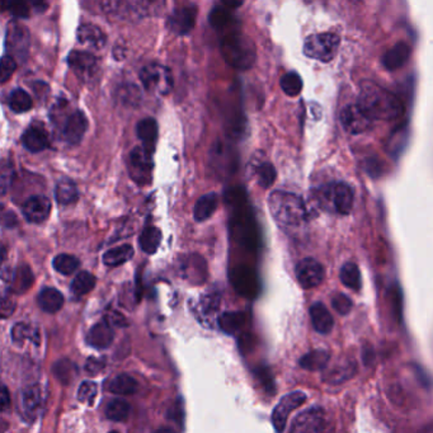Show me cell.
Here are the masks:
<instances>
[{
  "mask_svg": "<svg viewBox=\"0 0 433 433\" xmlns=\"http://www.w3.org/2000/svg\"><path fill=\"white\" fill-rule=\"evenodd\" d=\"M357 105L374 121H394L401 117L404 112L401 99L394 93L371 82L362 84Z\"/></svg>",
  "mask_w": 433,
  "mask_h": 433,
  "instance_id": "1",
  "label": "cell"
},
{
  "mask_svg": "<svg viewBox=\"0 0 433 433\" xmlns=\"http://www.w3.org/2000/svg\"><path fill=\"white\" fill-rule=\"evenodd\" d=\"M269 207L276 223L283 229H294L306 221L308 210L295 193L275 190L269 198Z\"/></svg>",
  "mask_w": 433,
  "mask_h": 433,
  "instance_id": "2",
  "label": "cell"
},
{
  "mask_svg": "<svg viewBox=\"0 0 433 433\" xmlns=\"http://www.w3.org/2000/svg\"><path fill=\"white\" fill-rule=\"evenodd\" d=\"M315 197L321 209L335 215H348L354 207V190L343 182L324 184Z\"/></svg>",
  "mask_w": 433,
  "mask_h": 433,
  "instance_id": "3",
  "label": "cell"
},
{
  "mask_svg": "<svg viewBox=\"0 0 433 433\" xmlns=\"http://www.w3.org/2000/svg\"><path fill=\"white\" fill-rule=\"evenodd\" d=\"M221 51L230 65L238 69H247L253 64L254 49L250 39L242 34H229L221 42Z\"/></svg>",
  "mask_w": 433,
  "mask_h": 433,
  "instance_id": "4",
  "label": "cell"
},
{
  "mask_svg": "<svg viewBox=\"0 0 433 433\" xmlns=\"http://www.w3.org/2000/svg\"><path fill=\"white\" fill-rule=\"evenodd\" d=\"M338 47H340V37L335 33H316L305 39L304 53L310 59L329 63L335 59Z\"/></svg>",
  "mask_w": 433,
  "mask_h": 433,
  "instance_id": "5",
  "label": "cell"
},
{
  "mask_svg": "<svg viewBox=\"0 0 433 433\" xmlns=\"http://www.w3.org/2000/svg\"><path fill=\"white\" fill-rule=\"evenodd\" d=\"M140 80L148 92L167 96L173 88V77L167 66L151 63L140 70Z\"/></svg>",
  "mask_w": 433,
  "mask_h": 433,
  "instance_id": "6",
  "label": "cell"
},
{
  "mask_svg": "<svg viewBox=\"0 0 433 433\" xmlns=\"http://www.w3.org/2000/svg\"><path fill=\"white\" fill-rule=\"evenodd\" d=\"M153 154L143 145L134 148L129 159V171L132 179L138 186H146L151 182L153 172Z\"/></svg>",
  "mask_w": 433,
  "mask_h": 433,
  "instance_id": "7",
  "label": "cell"
},
{
  "mask_svg": "<svg viewBox=\"0 0 433 433\" xmlns=\"http://www.w3.org/2000/svg\"><path fill=\"white\" fill-rule=\"evenodd\" d=\"M327 415L322 408L313 407L296 417L289 433H328Z\"/></svg>",
  "mask_w": 433,
  "mask_h": 433,
  "instance_id": "8",
  "label": "cell"
},
{
  "mask_svg": "<svg viewBox=\"0 0 433 433\" xmlns=\"http://www.w3.org/2000/svg\"><path fill=\"white\" fill-rule=\"evenodd\" d=\"M341 124L346 131L360 135L373 129L374 119L358 105H349L341 112Z\"/></svg>",
  "mask_w": 433,
  "mask_h": 433,
  "instance_id": "9",
  "label": "cell"
},
{
  "mask_svg": "<svg viewBox=\"0 0 433 433\" xmlns=\"http://www.w3.org/2000/svg\"><path fill=\"white\" fill-rule=\"evenodd\" d=\"M305 401L306 395L302 392H294L283 396L272 413V422L277 433H283L291 412H294L295 409L302 406Z\"/></svg>",
  "mask_w": 433,
  "mask_h": 433,
  "instance_id": "10",
  "label": "cell"
},
{
  "mask_svg": "<svg viewBox=\"0 0 433 433\" xmlns=\"http://www.w3.org/2000/svg\"><path fill=\"white\" fill-rule=\"evenodd\" d=\"M296 278L302 289H314L324 280L325 271L321 263L313 258H305L296 266Z\"/></svg>",
  "mask_w": 433,
  "mask_h": 433,
  "instance_id": "11",
  "label": "cell"
},
{
  "mask_svg": "<svg viewBox=\"0 0 433 433\" xmlns=\"http://www.w3.org/2000/svg\"><path fill=\"white\" fill-rule=\"evenodd\" d=\"M51 201L46 196L36 195L30 197L22 206V214L27 221L32 224L44 223L50 216Z\"/></svg>",
  "mask_w": 433,
  "mask_h": 433,
  "instance_id": "12",
  "label": "cell"
},
{
  "mask_svg": "<svg viewBox=\"0 0 433 433\" xmlns=\"http://www.w3.org/2000/svg\"><path fill=\"white\" fill-rule=\"evenodd\" d=\"M196 6L178 8L171 14L168 20V27L172 32L183 36L193 30V27L196 25Z\"/></svg>",
  "mask_w": 433,
  "mask_h": 433,
  "instance_id": "13",
  "label": "cell"
},
{
  "mask_svg": "<svg viewBox=\"0 0 433 433\" xmlns=\"http://www.w3.org/2000/svg\"><path fill=\"white\" fill-rule=\"evenodd\" d=\"M67 63L79 78L83 79V80L92 78L93 74H96L97 67H98L97 58L88 51L74 50L69 53Z\"/></svg>",
  "mask_w": 433,
  "mask_h": 433,
  "instance_id": "14",
  "label": "cell"
},
{
  "mask_svg": "<svg viewBox=\"0 0 433 433\" xmlns=\"http://www.w3.org/2000/svg\"><path fill=\"white\" fill-rule=\"evenodd\" d=\"M88 129V119L82 111L72 112L63 125V138L69 144L77 145L83 140Z\"/></svg>",
  "mask_w": 433,
  "mask_h": 433,
  "instance_id": "15",
  "label": "cell"
},
{
  "mask_svg": "<svg viewBox=\"0 0 433 433\" xmlns=\"http://www.w3.org/2000/svg\"><path fill=\"white\" fill-rule=\"evenodd\" d=\"M22 406L27 418L33 420L39 417L44 407V392L39 384L27 387L22 393Z\"/></svg>",
  "mask_w": 433,
  "mask_h": 433,
  "instance_id": "16",
  "label": "cell"
},
{
  "mask_svg": "<svg viewBox=\"0 0 433 433\" xmlns=\"http://www.w3.org/2000/svg\"><path fill=\"white\" fill-rule=\"evenodd\" d=\"M103 8L105 12L117 15L119 18H127V20H138L141 17L146 15L148 8L145 3L138 1H115V3H103Z\"/></svg>",
  "mask_w": 433,
  "mask_h": 433,
  "instance_id": "17",
  "label": "cell"
},
{
  "mask_svg": "<svg viewBox=\"0 0 433 433\" xmlns=\"http://www.w3.org/2000/svg\"><path fill=\"white\" fill-rule=\"evenodd\" d=\"M7 47L17 56L27 53L30 47V33L25 26L12 22L8 27Z\"/></svg>",
  "mask_w": 433,
  "mask_h": 433,
  "instance_id": "18",
  "label": "cell"
},
{
  "mask_svg": "<svg viewBox=\"0 0 433 433\" xmlns=\"http://www.w3.org/2000/svg\"><path fill=\"white\" fill-rule=\"evenodd\" d=\"M309 313L311 318V324L318 333L328 335L332 332V329L335 327V321L328 308L324 304L315 302L310 306Z\"/></svg>",
  "mask_w": 433,
  "mask_h": 433,
  "instance_id": "19",
  "label": "cell"
},
{
  "mask_svg": "<svg viewBox=\"0 0 433 433\" xmlns=\"http://www.w3.org/2000/svg\"><path fill=\"white\" fill-rule=\"evenodd\" d=\"M77 37L82 45L93 49V50H99L105 47V42H107L105 32L99 27L91 25V23H84L79 26Z\"/></svg>",
  "mask_w": 433,
  "mask_h": 433,
  "instance_id": "20",
  "label": "cell"
},
{
  "mask_svg": "<svg viewBox=\"0 0 433 433\" xmlns=\"http://www.w3.org/2000/svg\"><path fill=\"white\" fill-rule=\"evenodd\" d=\"M115 338V332L110 323L101 322L93 325L86 335V341L94 348L103 349L110 347Z\"/></svg>",
  "mask_w": 433,
  "mask_h": 433,
  "instance_id": "21",
  "label": "cell"
},
{
  "mask_svg": "<svg viewBox=\"0 0 433 433\" xmlns=\"http://www.w3.org/2000/svg\"><path fill=\"white\" fill-rule=\"evenodd\" d=\"M22 144L31 153H41L49 148V138L42 129L32 126L22 135Z\"/></svg>",
  "mask_w": 433,
  "mask_h": 433,
  "instance_id": "22",
  "label": "cell"
},
{
  "mask_svg": "<svg viewBox=\"0 0 433 433\" xmlns=\"http://www.w3.org/2000/svg\"><path fill=\"white\" fill-rule=\"evenodd\" d=\"M136 134L145 149L154 153L157 140V124L154 118L141 119L136 126Z\"/></svg>",
  "mask_w": 433,
  "mask_h": 433,
  "instance_id": "23",
  "label": "cell"
},
{
  "mask_svg": "<svg viewBox=\"0 0 433 433\" xmlns=\"http://www.w3.org/2000/svg\"><path fill=\"white\" fill-rule=\"evenodd\" d=\"M356 363L354 361H346L341 362V363H337L335 366L332 368H329L328 371H325L323 375V380L332 385H337V384H342V382H346L354 377V375L356 374Z\"/></svg>",
  "mask_w": 433,
  "mask_h": 433,
  "instance_id": "24",
  "label": "cell"
},
{
  "mask_svg": "<svg viewBox=\"0 0 433 433\" xmlns=\"http://www.w3.org/2000/svg\"><path fill=\"white\" fill-rule=\"evenodd\" d=\"M409 56H411L409 46L404 42H399L384 55L382 64L387 70H396L407 63Z\"/></svg>",
  "mask_w": 433,
  "mask_h": 433,
  "instance_id": "25",
  "label": "cell"
},
{
  "mask_svg": "<svg viewBox=\"0 0 433 433\" xmlns=\"http://www.w3.org/2000/svg\"><path fill=\"white\" fill-rule=\"evenodd\" d=\"M219 205V196L215 192H210L207 195H204L198 198L195 209H193V216L196 221H205L210 219L217 209Z\"/></svg>",
  "mask_w": 433,
  "mask_h": 433,
  "instance_id": "26",
  "label": "cell"
},
{
  "mask_svg": "<svg viewBox=\"0 0 433 433\" xmlns=\"http://www.w3.org/2000/svg\"><path fill=\"white\" fill-rule=\"evenodd\" d=\"M39 305L46 313H58L64 305V296L59 290L46 287L39 292Z\"/></svg>",
  "mask_w": 433,
  "mask_h": 433,
  "instance_id": "27",
  "label": "cell"
},
{
  "mask_svg": "<svg viewBox=\"0 0 433 433\" xmlns=\"http://www.w3.org/2000/svg\"><path fill=\"white\" fill-rule=\"evenodd\" d=\"M77 184L70 178H61L55 187V198L61 205L74 204L78 200Z\"/></svg>",
  "mask_w": 433,
  "mask_h": 433,
  "instance_id": "28",
  "label": "cell"
},
{
  "mask_svg": "<svg viewBox=\"0 0 433 433\" xmlns=\"http://www.w3.org/2000/svg\"><path fill=\"white\" fill-rule=\"evenodd\" d=\"M329 357H330V354H329L328 351L314 349V351H310L305 356H302L299 363L302 368L309 370V371H322L327 368Z\"/></svg>",
  "mask_w": 433,
  "mask_h": 433,
  "instance_id": "29",
  "label": "cell"
},
{
  "mask_svg": "<svg viewBox=\"0 0 433 433\" xmlns=\"http://www.w3.org/2000/svg\"><path fill=\"white\" fill-rule=\"evenodd\" d=\"M134 257V248L129 244L118 245L107 250L103 254V263L108 267H118L124 263L129 262Z\"/></svg>",
  "mask_w": 433,
  "mask_h": 433,
  "instance_id": "30",
  "label": "cell"
},
{
  "mask_svg": "<svg viewBox=\"0 0 433 433\" xmlns=\"http://www.w3.org/2000/svg\"><path fill=\"white\" fill-rule=\"evenodd\" d=\"M33 280L34 277H33L32 269H30L27 264H22L14 271L13 275L11 277L12 290L15 294H23L32 286Z\"/></svg>",
  "mask_w": 433,
  "mask_h": 433,
  "instance_id": "31",
  "label": "cell"
},
{
  "mask_svg": "<svg viewBox=\"0 0 433 433\" xmlns=\"http://www.w3.org/2000/svg\"><path fill=\"white\" fill-rule=\"evenodd\" d=\"M160 242H162V231L155 226L145 228L138 238L140 248L144 250L146 254H154L159 248Z\"/></svg>",
  "mask_w": 433,
  "mask_h": 433,
  "instance_id": "32",
  "label": "cell"
},
{
  "mask_svg": "<svg viewBox=\"0 0 433 433\" xmlns=\"http://www.w3.org/2000/svg\"><path fill=\"white\" fill-rule=\"evenodd\" d=\"M53 371L55 377L64 385H67V384H70L75 380V377L78 376L79 373L77 365L67 358H63V360L55 362Z\"/></svg>",
  "mask_w": 433,
  "mask_h": 433,
  "instance_id": "33",
  "label": "cell"
},
{
  "mask_svg": "<svg viewBox=\"0 0 433 433\" xmlns=\"http://www.w3.org/2000/svg\"><path fill=\"white\" fill-rule=\"evenodd\" d=\"M138 389V381L131 377L130 375H118L115 379L110 381L108 390L111 393L119 394V395H131L136 393Z\"/></svg>",
  "mask_w": 433,
  "mask_h": 433,
  "instance_id": "34",
  "label": "cell"
},
{
  "mask_svg": "<svg viewBox=\"0 0 433 433\" xmlns=\"http://www.w3.org/2000/svg\"><path fill=\"white\" fill-rule=\"evenodd\" d=\"M341 281L348 289L358 291L361 289V273L357 264L354 263H346L341 269Z\"/></svg>",
  "mask_w": 433,
  "mask_h": 433,
  "instance_id": "35",
  "label": "cell"
},
{
  "mask_svg": "<svg viewBox=\"0 0 433 433\" xmlns=\"http://www.w3.org/2000/svg\"><path fill=\"white\" fill-rule=\"evenodd\" d=\"M33 102L31 96L20 88H15L9 96V107L15 113H23L32 108Z\"/></svg>",
  "mask_w": 433,
  "mask_h": 433,
  "instance_id": "36",
  "label": "cell"
},
{
  "mask_svg": "<svg viewBox=\"0 0 433 433\" xmlns=\"http://www.w3.org/2000/svg\"><path fill=\"white\" fill-rule=\"evenodd\" d=\"M94 286H96V277L86 271H82L72 280V291L77 296H83L91 292Z\"/></svg>",
  "mask_w": 433,
  "mask_h": 433,
  "instance_id": "37",
  "label": "cell"
},
{
  "mask_svg": "<svg viewBox=\"0 0 433 433\" xmlns=\"http://www.w3.org/2000/svg\"><path fill=\"white\" fill-rule=\"evenodd\" d=\"M117 98L124 105L129 107H138L143 99L141 91L135 84H125L119 86L117 91Z\"/></svg>",
  "mask_w": 433,
  "mask_h": 433,
  "instance_id": "38",
  "label": "cell"
},
{
  "mask_svg": "<svg viewBox=\"0 0 433 433\" xmlns=\"http://www.w3.org/2000/svg\"><path fill=\"white\" fill-rule=\"evenodd\" d=\"M131 408L127 401L124 399H115V401H110V404L107 406L105 415L108 420H113V422H124L127 420Z\"/></svg>",
  "mask_w": 433,
  "mask_h": 433,
  "instance_id": "39",
  "label": "cell"
},
{
  "mask_svg": "<svg viewBox=\"0 0 433 433\" xmlns=\"http://www.w3.org/2000/svg\"><path fill=\"white\" fill-rule=\"evenodd\" d=\"M245 322V315L243 313H224L219 318V325L226 333H234L242 328Z\"/></svg>",
  "mask_w": 433,
  "mask_h": 433,
  "instance_id": "40",
  "label": "cell"
},
{
  "mask_svg": "<svg viewBox=\"0 0 433 433\" xmlns=\"http://www.w3.org/2000/svg\"><path fill=\"white\" fill-rule=\"evenodd\" d=\"M53 266L61 275L69 276L79 269L80 262L77 257L72 254H59L53 258Z\"/></svg>",
  "mask_w": 433,
  "mask_h": 433,
  "instance_id": "41",
  "label": "cell"
},
{
  "mask_svg": "<svg viewBox=\"0 0 433 433\" xmlns=\"http://www.w3.org/2000/svg\"><path fill=\"white\" fill-rule=\"evenodd\" d=\"M257 182L263 187V188H269L275 182L276 169L273 165L269 162H262L261 164L257 165L256 171H254Z\"/></svg>",
  "mask_w": 433,
  "mask_h": 433,
  "instance_id": "42",
  "label": "cell"
},
{
  "mask_svg": "<svg viewBox=\"0 0 433 433\" xmlns=\"http://www.w3.org/2000/svg\"><path fill=\"white\" fill-rule=\"evenodd\" d=\"M280 84H281L283 92L286 93L290 97H295L299 93L302 92V80L297 72H290L285 74Z\"/></svg>",
  "mask_w": 433,
  "mask_h": 433,
  "instance_id": "43",
  "label": "cell"
},
{
  "mask_svg": "<svg viewBox=\"0 0 433 433\" xmlns=\"http://www.w3.org/2000/svg\"><path fill=\"white\" fill-rule=\"evenodd\" d=\"M12 338L15 343H20L22 344L26 340H31V341L39 343V333L37 330H33L32 327L20 323V324H15L12 330Z\"/></svg>",
  "mask_w": 433,
  "mask_h": 433,
  "instance_id": "44",
  "label": "cell"
},
{
  "mask_svg": "<svg viewBox=\"0 0 433 433\" xmlns=\"http://www.w3.org/2000/svg\"><path fill=\"white\" fill-rule=\"evenodd\" d=\"M97 392H98V387L96 382L93 381H84L78 390V401L80 403H84V404H89L92 406L93 401L97 396Z\"/></svg>",
  "mask_w": 433,
  "mask_h": 433,
  "instance_id": "45",
  "label": "cell"
},
{
  "mask_svg": "<svg viewBox=\"0 0 433 433\" xmlns=\"http://www.w3.org/2000/svg\"><path fill=\"white\" fill-rule=\"evenodd\" d=\"M220 306V296L219 294H209V295L204 296L202 302H201V311L205 316H210V315L215 314L217 311V309Z\"/></svg>",
  "mask_w": 433,
  "mask_h": 433,
  "instance_id": "46",
  "label": "cell"
},
{
  "mask_svg": "<svg viewBox=\"0 0 433 433\" xmlns=\"http://www.w3.org/2000/svg\"><path fill=\"white\" fill-rule=\"evenodd\" d=\"M332 306L338 314L346 315L352 309V302L347 295L344 294H337L332 299Z\"/></svg>",
  "mask_w": 433,
  "mask_h": 433,
  "instance_id": "47",
  "label": "cell"
},
{
  "mask_svg": "<svg viewBox=\"0 0 433 433\" xmlns=\"http://www.w3.org/2000/svg\"><path fill=\"white\" fill-rule=\"evenodd\" d=\"M13 14L17 18H27L30 17V7L26 1H4V8Z\"/></svg>",
  "mask_w": 433,
  "mask_h": 433,
  "instance_id": "48",
  "label": "cell"
},
{
  "mask_svg": "<svg viewBox=\"0 0 433 433\" xmlns=\"http://www.w3.org/2000/svg\"><path fill=\"white\" fill-rule=\"evenodd\" d=\"M17 64L15 60L11 55H6L1 59V75H0V82L6 83L8 79L12 77V74L15 72Z\"/></svg>",
  "mask_w": 433,
  "mask_h": 433,
  "instance_id": "49",
  "label": "cell"
},
{
  "mask_svg": "<svg viewBox=\"0 0 433 433\" xmlns=\"http://www.w3.org/2000/svg\"><path fill=\"white\" fill-rule=\"evenodd\" d=\"M105 366V361L103 358H96V357H91L88 358V361L86 363V374L89 375H98Z\"/></svg>",
  "mask_w": 433,
  "mask_h": 433,
  "instance_id": "50",
  "label": "cell"
},
{
  "mask_svg": "<svg viewBox=\"0 0 433 433\" xmlns=\"http://www.w3.org/2000/svg\"><path fill=\"white\" fill-rule=\"evenodd\" d=\"M108 319L110 321H105L107 323H110V324H116L118 327H122V325H126L125 318H124V315L118 314L116 311H112L110 316H108Z\"/></svg>",
  "mask_w": 433,
  "mask_h": 433,
  "instance_id": "51",
  "label": "cell"
},
{
  "mask_svg": "<svg viewBox=\"0 0 433 433\" xmlns=\"http://www.w3.org/2000/svg\"><path fill=\"white\" fill-rule=\"evenodd\" d=\"M0 401H1V411H3V412H6L8 407L11 406V396H9V393H8L7 387H3V392H1V398H0Z\"/></svg>",
  "mask_w": 433,
  "mask_h": 433,
  "instance_id": "52",
  "label": "cell"
},
{
  "mask_svg": "<svg viewBox=\"0 0 433 433\" xmlns=\"http://www.w3.org/2000/svg\"><path fill=\"white\" fill-rule=\"evenodd\" d=\"M14 304L11 302V299H3V304H1V311H3V316H8V315L13 313Z\"/></svg>",
  "mask_w": 433,
  "mask_h": 433,
  "instance_id": "53",
  "label": "cell"
},
{
  "mask_svg": "<svg viewBox=\"0 0 433 433\" xmlns=\"http://www.w3.org/2000/svg\"><path fill=\"white\" fill-rule=\"evenodd\" d=\"M374 360V349L373 348H365L363 349V362L366 365H370V362Z\"/></svg>",
  "mask_w": 433,
  "mask_h": 433,
  "instance_id": "54",
  "label": "cell"
},
{
  "mask_svg": "<svg viewBox=\"0 0 433 433\" xmlns=\"http://www.w3.org/2000/svg\"><path fill=\"white\" fill-rule=\"evenodd\" d=\"M154 433H176L172 428H168V427H163V428H159Z\"/></svg>",
  "mask_w": 433,
  "mask_h": 433,
  "instance_id": "55",
  "label": "cell"
},
{
  "mask_svg": "<svg viewBox=\"0 0 433 433\" xmlns=\"http://www.w3.org/2000/svg\"><path fill=\"white\" fill-rule=\"evenodd\" d=\"M110 433H118V432H116V431H112V432H110Z\"/></svg>",
  "mask_w": 433,
  "mask_h": 433,
  "instance_id": "56",
  "label": "cell"
},
{
  "mask_svg": "<svg viewBox=\"0 0 433 433\" xmlns=\"http://www.w3.org/2000/svg\"><path fill=\"white\" fill-rule=\"evenodd\" d=\"M423 433H425V432H423Z\"/></svg>",
  "mask_w": 433,
  "mask_h": 433,
  "instance_id": "57",
  "label": "cell"
}]
</instances>
